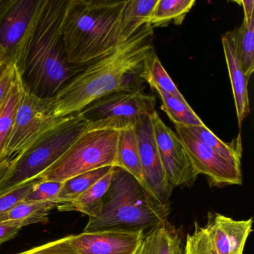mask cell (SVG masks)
<instances>
[{
    "mask_svg": "<svg viewBox=\"0 0 254 254\" xmlns=\"http://www.w3.org/2000/svg\"><path fill=\"white\" fill-rule=\"evenodd\" d=\"M153 29L150 23L144 24L111 53L86 65L53 97L55 116L65 118L107 95L143 88L157 55Z\"/></svg>",
    "mask_w": 254,
    "mask_h": 254,
    "instance_id": "cell-1",
    "label": "cell"
},
{
    "mask_svg": "<svg viewBox=\"0 0 254 254\" xmlns=\"http://www.w3.org/2000/svg\"><path fill=\"white\" fill-rule=\"evenodd\" d=\"M69 0H44L21 73L25 87L33 94L53 98L84 66L68 62L63 22Z\"/></svg>",
    "mask_w": 254,
    "mask_h": 254,
    "instance_id": "cell-2",
    "label": "cell"
},
{
    "mask_svg": "<svg viewBox=\"0 0 254 254\" xmlns=\"http://www.w3.org/2000/svg\"><path fill=\"white\" fill-rule=\"evenodd\" d=\"M127 1L69 0L62 30L71 64L86 66L122 42V20Z\"/></svg>",
    "mask_w": 254,
    "mask_h": 254,
    "instance_id": "cell-3",
    "label": "cell"
},
{
    "mask_svg": "<svg viewBox=\"0 0 254 254\" xmlns=\"http://www.w3.org/2000/svg\"><path fill=\"white\" fill-rule=\"evenodd\" d=\"M170 211V206L157 202L134 177L114 166L100 210L89 218L83 232L151 230L167 221Z\"/></svg>",
    "mask_w": 254,
    "mask_h": 254,
    "instance_id": "cell-4",
    "label": "cell"
},
{
    "mask_svg": "<svg viewBox=\"0 0 254 254\" xmlns=\"http://www.w3.org/2000/svg\"><path fill=\"white\" fill-rule=\"evenodd\" d=\"M88 123L80 113L66 117L10 163L0 180V196L38 178L54 164L87 130Z\"/></svg>",
    "mask_w": 254,
    "mask_h": 254,
    "instance_id": "cell-5",
    "label": "cell"
},
{
    "mask_svg": "<svg viewBox=\"0 0 254 254\" xmlns=\"http://www.w3.org/2000/svg\"><path fill=\"white\" fill-rule=\"evenodd\" d=\"M120 130H86L67 151L39 176L41 181L64 182L85 172L117 164Z\"/></svg>",
    "mask_w": 254,
    "mask_h": 254,
    "instance_id": "cell-6",
    "label": "cell"
},
{
    "mask_svg": "<svg viewBox=\"0 0 254 254\" xmlns=\"http://www.w3.org/2000/svg\"><path fill=\"white\" fill-rule=\"evenodd\" d=\"M143 88L132 92H119L103 96L80 112L88 123L87 130L133 127L145 114L155 111L156 98Z\"/></svg>",
    "mask_w": 254,
    "mask_h": 254,
    "instance_id": "cell-7",
    "label": "cell"
},
{
    "mask_svg": "<svg viewBox=\"0 0 254 254\" xmlns=\"http://www.w3.org/2000/svg\"><path fill=\"white\" fill-rule=\"evenodd\" d=\"M65 118L55 116L53 98L36 96L23 84L14 126L2 157L12 161Z\"/></svg>",
    "mask_w": 254,
    "mask_h": 254,
    "instance_id": "cell-8",
    "label": "cell"
},
{
    "mask_svg": "<svg viewBox=\"0 0 254 254\" xmlns=\"http://www.w3.org/2000/svg\"><path fill=\"white\" fill-rule=\"evenodd\" d=\"M252 225V218L238 221L209 212L206 224L196 222L187 235L184 254H244Z\"/></svg>",
    "mask_w": 254,
    "mask_h": 254,
    "instance_id": "cell-9",
    "label": "cell"
},
{
    "mask_svg": "<svg viewBox=\"0 0 254 254\" xmlns=\"http://www.w3.org/2000/svg\"><path fill=\"white\" fill-rule=\"evenodd\" d=\"M144 236L142 230L83 232L17 254H136Z\"/></svg>",
    "mask_w": 254,
    "mask_h": 254,
    "instance_id": "cell-10",
    "label": "cell"
},
{
    "mask_svg": "<svg viewBox=\"0 0 254 254\" xmlns=\"http://www.w3.org/2000/svg\"><path fill=\"white\" fill-rule=\"evenodd\" d=\"M44 0H14L0 21V56L21 75Z\"/></svg>",
    "mask_w": 254,
    "mask_h": 254,
    "instance_id": "cell-11",
    "label": "cell"
},
{
    "mask_svg": "<svg viewBox=\"0 0 254 254\" xmlns=\"http://www.w3.org/2000/svg\"><path fill=\"white\" fill-rule=\"evenodd\" d=\"M152 114H145L134 126L139 160L148 192L159 203L170 206L172 188L166 178L157 149Z\"/></svg>",
    "mask_w": 254,
    "mask_h": 254,
    "instance_id": "cell-12",
    "label": "cell"
},
{
    "mask_svg": "<svg viewBox=\"0 0 254 254\" xmlns=\"http://www.w3.org/2000/svg\"><path fill=\"white\" fill-rule=\"evenodd\" d=\"M151 120L160 160L171 187L192 184L197 175L182 141L163 123L157 111L153 113Z\"/></svg>",
    "mask_w": 254,
    "mask_h": 254,
    "instance_id": "cell-13",
    "label": "cell"
},
{
    "mask_svg": "<svg viewBox=\"0 0 254 254\" xmlns=\"http://www.w3.org/2000/svg\"><path fill=\"white\" fill-rule=\"evenodd\" d=\"M196 175H206L217 187L242 184V169L232 164L206 144L191 137L181 125H175Z\"/></svg>",
    "mask_w": 254,
    "mask_h": 254,
    "instance_id": "cell-14",
    "label": "cell"
},
{
    "mask_svg": "<svg viewBox=\"0 0 254 254\" xmlns=\"http://www.w3.org/2000/svg\"><path fill=\"white\" fill-rule=\"evenodd\" d=\"M221 44L233 90L238 125L241 128L244 120L251 111L248 88L250 78L245 76L242 70L238 57L233 30L228 31L222 35Z\"/></svg>",
    "mask_w": 254,
    "mask_h": 254,
    "instance_id": "cell-15",
    "label": "cell"
},
{
    "mask_svg": "<svg viewBox=\"0 0 254 254\" xmlns=\"http://www.w3.org/2000/svg\"><path fill=\"white\" fill-rule=\"evenodd\" d=\"M60 203L56 201L22 200L9 211L0 215V223H9L23 228L30 224H47L49 215Z\"/></svg>",
    "mask_w": 254,
    "mask_h": 254,
    "instance_id": "cell-16",
    "label": "cell"
},
{
    "mask_svg": "<svg viewBox=\"0 0 254 254\" xmlns=\"http://www.w3.org/2000/svg\"><path fill=\"white\" fill-rule=\"evenodd\" d=\"M116 166L124 169L134 177L142 187L148 191L141 167L134 127L120 131Z\"/></svg>",
    "mask_w": 254,
    "mask_h": 254,
    "instance_id": "cell-17",
    "label": "cell"
},
{
    "mask_svg": "<svg viewBox=\"0 0 254 254\" xmlns=\"http://www.w3.org/2000/svg\"><path fill=\"white\" fill-rule=\"evenodd\" d=\"M113 169L79 197L72 201L61 203L57 209L61 212H81L88 215L89 218L97 215L100 210L102 200L111 184Z\"/></svg>",
    "mask_w": 254,
    "mask_h": 254,
    "instance_id": "cell-18",
    "label": "cell"
},
{
    "mask_svg": "<svg viewBox=\"0 0 254 254\" xmlns=\"http://www.w3.org/2000/svg\"><path fill=\"white\" fill-rule=\"evenodd\" d=\"M181 245L177 230L166 221L145 235L136 254H175Z\"/></svg>",
    "mask_w": 254,
    "mask_h": 254,
    "instance_id": "cell-19",
    "label": "cell"
},
{
    "mask_svg": "<svg viewBox=\"0 0 254 254\" xmlns=\"http://www.w3.org/2000/svg\"><path fill=\"white\" fill-rule=\"evenodd\" d=\"M23 87V81L21 75L17 69L9 91L0 106V159L2 158L14 126Z\"/></svg>",
    "mask_w": 254,
    "mask_h": 254,
    "instance_id": "cell-20",
    "label": "cell"
},
{
    "mask_svg": "<svg viewBox=\"0 0 254 254\" xmlns=\"http://www.w3.org/2000/svg\"><path fill=\"white\" fill-rule=\"evenodd\" d=\"M183 127L191 137L206 144L227 161L241 168L242 147L240 135L236 139V142L226 143L215 136L205 125L199 126H183Z\"/></svg>",
    "mask_w": 254,
    "mask_h": 254,
    "instance_id": "cell-21",
    "label": "cell"
},
{
    "mask_svg": "<svg viewBox=\"0 0 254 254\" xmlns=\"http://www.w3.org/2000/svg\"><path fill=\"white\" fill-rule=\"evenodd\" d=\"M158 0H128L122 20L120 40L124 42L144 24L150 23Z\"/></svg>",
    "mask_w": 254,
    "mask_h": 254,
    "instance_id": "cell-22",
    "label": "cell"
},
{
    "mask_svg": "<svg viewBox=\"0 0 254 254\" xmlns=\"http://www.w3.org/2000/svg\"><path fill=\"white\" fill-rule=\"evenodd\" d=\"M195 2V0H158L150 24L153 28L164 27L173 22L180 26Z\"/></svg>",
    "mask_w": 254,
    "mask_h": 254,
    "instance_id": "cell-23",
    "label": "cell"
},
{
    "mask_svg": "<svg viewBox=\"0 0 254 254\" xmlns=\"http://www.w3.org/2000/svg\"><path fill=\"white\" fill-rule=\"evenodd\" d=\"M114 166H107L72 177L63 182L56 201L64 203L72 201L87 191L99 180L112 171Z\"/></svg>",
    "mask_w": 254,
    "mask_h": 254,
    "instance_id": "cell-24",
    "label": "cell"
},
{
    "mask_svg": "<svg viewBox=\"0 0 254 254\" xmlns=\"http://www.w3.org/2000/svg\"><path fill=\"white\" fill-rule=\"evenodd\" d=\"M234 32L238 57L245 76L251 78L254 71V19L242 25Z\"/></svg>",
    "mask_w": 254,
    "mask_h": 254,
    "instance_id": "cell-25",
    "label": "cell"
},
{
    "mask_svg": "<svg viewBox=\"0 0 254 254\" xmlns=\"http://www.w3.org/2000/svg\"><path fill=\"white\" fill-rule=\"evenodd\" d=\"M162 101V110L177 125L184 126H203L204 123L194 113L186 99H177L163 92L156 91Z\"/></svg>",
    "mask_w": 254,
    "mask_h": 254,
    "instance_id": "cell-26",
    "label": "cell"
},
{
    "mask_svg": "<svg viewBox=\"0 0 254 254\" xmlns=\"http://www.w3.org/2000/svg\"><path fill=\"white\" fill-rule=\"evenodd\" d=\"M146 83L155 91L163 92L181 100L185 99L172 78L168 75L157 55L150 66Z\"/></svg>",
    "mask_w": 254,
    "mask_h": 254,
    "instance_id": "cell-27",
    "label": "cell"
},
{
    "mask_svg": "<svg viewBox=\"0 0 254 254\" xmlns=\"http://www.w3.org/2000/svg\"><path fill=\"white\" fill-rule=\"evenodd\" d=\"M63 182L38 181L24 200L27 201H56ZM57 202V201H56Z\"/></svg>",
    "mask_w": 254,
    "mask_h": 254,
    "instance_id": "cell-28",
    "label": "cell"
},
{
    "mask_svg": "<svg viewBox=\"0 0 254 254\" xmlns=\"http://www.w3.org/2000/svg\"><path fill=\"white\" fill-rule=\"evenodd\" d=\"M39 180V177L31 180L16 187L6 194L0 196V215L9 211L19 202L24 200Z\"/></svg>",
    "mask_w": 254,
    "mask_h": 254,
    "instance_id": "cell-29",
    "label": "cell"
},
{
    "mask_svg": "<svg viewBox=\"0 0 254 254\" xmlns=\"http://www.w3.org/2000/svg\"><path fill=\"white\" fill-rule=\"evenodd\" d=\"M17 69L13 66L5 65L2 74L0 75V106L5 100L9 91Z\"/></svg>",
    "mask_w": 254,
    "mask_h": 254,
    "instance_id": "cell-30",
    "label": "cell"
},
{
    "mask_svg": "<svg viewBox=\"0 0 254 254\" xmlns=\"http://www.w3.org/2000/svg\"><path fill=\"white\" fill-rule=\"evenodd\" d=\"M21 229V227L15 224L0 223V245L16 237Z\"/></svg>",
    "mask_w": 254,
    "mask_h": 254,
    "instance_id": "cell-31",
    "label": "cell"
},
{
    "mask_svg": "<svg viewBox=\"0 0 254 254\" xmlns=\"http://www.w3.org/2000/svg\"><path fill=\"white\" fill-rule=\"evenodd\" d=\"M238 3L242 5L245 13L244 21L249 23L254 19V0H242L237 1Z\"/></svg>",
    "mask_w": 254,
    "mask_h": 254,
    "instance_id": "cell-32",
    "label": "cell"
},
{
    "mask_svg": "<svg viewBox=\"0 0 254 254\" xmlns=\"http://www.w3.org/2000/svg\"><path fill=\"white\" fill-rule=\"evenodd\" d=\"M14 2V0H0V21L11 8Z\"/></svg>",
    "mask_w": 254,
    "mask_h": 254,
    "instance_id": "cell-33",
    "label": "cell"
},
{
    "mask_svg": "<svg viewBox=\"0 0 254 254\" xmlns=\"http://www.w3.org/2000/svg\"><path fill=\"white\" fill-rule=\"evenodd\" d=\"M10 163H11V162L8 161V160L3 158V157L0 159V180L5 175L6 171L8 170V168H9Z\"/></svg>",
    "mask_w": 254,
    "mask_h": 254,
    "instance_id": "cell-34",
    "label": "cell"
},
{
    "mask_svg": "<svg viewBox=\"0 0 254 254\" xmlns=\"http://www.w3.org/2000/svg\"><path fill=\"white\" fill-rule=\"evenodd\" d=\"M175 254H184V250H183L182 246H179V248L177 250Z\"/></svg>",
    "mask_w": 254,
    "mask_h": 254,
    "instance_id": "cell-35",
    "label": "cell"
},
{
    "mask_svg": "<svg viewBox=\"0 0 254 254\" xmlns=\"http://www.w3.org/2000/svg\"><path fill=\"white\" fill-rule=\"evenodd\" d=\"M5 66V65L4 64V63H2V64L0 65V75H1V74H2V71H3Z\"/></svg>",
    "mask_w": 254,
    "mask_h": 254,
    "instance_id": "cell-36",
    "label": "cell"
},
{
    "mask_svg": "<svg viewBox=\"0 0 254 254\" xmlns=\"http://www.w3.org/2000/svg\"><path fill=\"white\" fill-rule=\"evenodd\" d=\"M3 62H2V59H1V56H0V65L2 64Z\"/></svg>",
    "mask_w": 254,
    "mask_h": 254,
    "instance_id": "cell-37",
    "label": "cell"
},
{
    "mask_svg": "<svg viewBox=\"0 0 254 254\" xmlns=\"http://www.w3.org/2000/svg\"></svg>",
    "mask_w": 254,
    "mask_h": 254,
    "instance_id": "cell-38",
    "label": "cell"
}]
</instances>
